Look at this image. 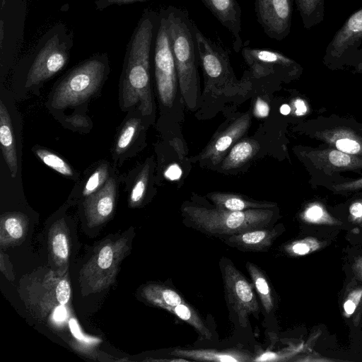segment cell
I'll return each instance as SVG.
<instances>
[{
  "label": "cell",
  "instance_id": "cell-4",
  "mask_svg": "<svg viewBox=\"0 0 362 362\" xmlns=\"http://www.w3.org/2000/svg\"><path fill=\"white\" fill-rule=\"evenodd\" d=\"M108 68L106 53L95 54L78 64L57 85L52 106L63 109L86 101L100 86Z\"/></svg>",
  "mask_w": 362,
  "mask_h": 362
},
{
  "label": "cell",
  "instance_id": "cell-34",
  "mask_svg": "<svg viewBox=\"0 0 362 362\" xmlns=\"http://www.w3.org/2000/svg\"><path fill=\"white\" fill-rule=\"evenodd\" d=\"M329 161L336 166H346L350 161L351 158L344 152L341 151H332L329 154Z\"/></svg>",
  "mask_w": 362,
  "mask_h": 362
},
{
  "label": "cell",
  "instance_id": "cell-35",
  "mask_svg": "<svg viewBox=\"0 0 362 362\" xmlns=\"http://www.w3.org/2000/svg\"><path fill=\"white\" fill-rule=\"evenodd\" d=\"M269 105L262 98L257 97L254 106V114L259 118L267 117L269 115Z\"/></svg>",
  "mask_w": 362,
  "mask_h": 362
},
{
  "label": "cell",
  "instance_id": "cell-20",
  "mask_svg": "<svg viewBox=\"0 0 362 362\" xmlns=\"http://www.w3.org/2000/svg\"><path fill=\"white\" fill-rule=\"evenodd\" d=\"M303 27L310 30L325 17V0H294Z\"/></svg>",
  "mask_w": 362,
  "mask_h": 362
},
{
  "label": "cell",
  "instance_id": "cell-16",
  "mask_svg": "<svg viewBox=\"0 0 362 362\" xmlns=\"http://www.w3.org/2000/svg\"><path fill=\"white\" fill-rule=\"evenodd\" d=\"M0 142L4 158L14 178L18 172L16 143L10 115L2 100L0 101Z\"/></svg>",
  "mask_w": 362,
  "mask_h": 362
},
{
  "label": "cell",
  "instance_id": "cell-44",
  "mask_svg": "<svg viewBox=\"0 0 362 362\" xmlns=\"http://www.w3.org/2000/svg\"><path fill=\"white\" fill-rule=\"evenodd\" d=\"M65 315H66L65 309L62 306L57 308V310L54 313V318L57 321L63 320L65 318Z\"/></svg>",
  "mask_w": 362,
  "mask_h": 362
},
{
  "label": "cell",
  "instance_id": "cell-42",
  "mask_svg": "<svg viewBox=\"0 0 362 362\" xmlns=\"http://www.w3.org/2000/svg\"><path fill=\"white\" fill-rule=\"evenodd\" d=\"M69 325L71 332H73V334L78 339H83V335L80 332V329H78V327L76 322V321L74 319H71L69 321Z\"/></svg>",
  "mask_w": 362,
  "mask_h": 362
},
{
  "label": "cell",
  "instance_id": "cell-33",
  "mask_svg": "<svg viewBox=\"0 0 362 362\" xmlns=\"http://www.w3.org/2000/svg\"><path fill=\"white\" fill-rule=\"evenodd\" d=\"M336 146L339 151L351 154L356 153L360 150V145L358 142L348 139L338 140Z\"/></svg>",
  "mask_w": 362,
  "mask_h": 362
},
{
  "label": "cell",
  "instance_id": "cell-15",
  "mask_svg": "<svg viewBox=\"0 0 362 362\" xmlns=\"http://www.w3.org/2000/svg\"><path fill=\"white\" fill-rule=\"evenodd\" d=\"M175 356L189 358L197 361L245 362L253 361L251 355L237 349H175L172 353Z\"/></svg>",
  "mask_w": 362,
  "mask_h": 362
},
{
  "label": "cell",
  "instance_id": "cell-41",
  "mask_svg": "<svg viewBox=\"0 0 362 362\" xmlns=\"http://www.w3.org/2000/svg\"><path fill=\"white\" fill-rule=\"evenodd\" d=\"M350 213L355 217L362 216V204L360 203H354L350 206Z\"/></svg>",
  "mask_w": 362,
  "mask_h": 362
},
{
  "label": "cell",
  "instance_id": "cell-9",
  "mask_svg": "<svg viewBox=\"0 0 362 362\" xmlns=\"http://www.w3.org/2000/svg\"><path fill=\"white\" fill-rule=\"evenodd\" d=\"M224 287L229 303L241 323L247 324L250 314L259 311V305L251 284L232 264L223 267Z\"/></svg>",
  "mask_w": 362,
  "mask_h": 362
},
{
  "label": "cell",
  "instance_id": "cell-5",
  "mask_svg": "<svg viewBox=\"0 0 362 362\" xmlns=\"http://www.w3.org/2000/svg\"><path fill=\"white\" fill-rule=\"evenodd\" d=\"M73 45L74 34L64 24L58 23L50 28L35 47L25 86L38 84L62 70L69 59Z\"/></svg>",
  "mask_w": 362,
  "mask_h": 362
},
{
  "label": "cell",
  "instance_id": "cell-22",
  "mask_svg": "<svg viewBox=\"0 0 362 362\" xmlns=\"http://www.w3.org/2000/svg\"><path fill=\"white\" fill-rule=\"evenodd\" d=\"M246 267L265 311L270 313L274 307V303L271 289L265 276L261 270L252 263L247 262Z\"/></svg>",
  "mask_w": 362,
  "mask_h": 362
},
{
  "label": "cell",
  "instance_id": "cell-6",
  "mask_svg": "<svg viewBox=\"0 0 362 362\" xmlns=\"http://www.w3.org/2000/svg\"><path fill=\"white\" fill-rule=\"evenodd\" d=\"M154 68L160 99L164 105L170 106L175 97L178 80L165 8L159 12L154 43Z\"/></svg>",
  "mask_w": 362,
  "mask_h": 362
},
{
  "label": "cell",
  "instance_id": "cell-36",
  "mask_svg": "<svg viewBox=\"0 0 362 362\" xmlns=\"http://www.w3.org/2000/svg\"><path fill=\"white\" fill-rule=\"evenodd\" d=\"M310 240H303L292 245L290 250L297 255H305L310 252L311 246Z\"/></svg>",
  "mask_w": 362,
  "mask_h": 362
},
{
  "label": "cell",
  "instance_id": "cell-45",
  "mask_svg": "<svg viewBox=\"0 0 362 362\" xmlns=\"http://www.w3.org/2000/svg\"><path fill=\"white\" fill-rule=\"evenodd\" d=\"M280 112L282 115H287L291 112V107L287 104H284L280 108Z\"/></svg>",
  "mask_w": 362,
  "mask_h": 362
},
{
  "label": "cell",
  "instance_id": "cell-2",
  "mask_svg": "<svg viewBox=\"0 0 362 362\" xmlns=\"http://www.w3.org/2000/svg\"><path fill=\"white\" fill-rule=\"evenodd\" d=\"M165 9L178 86L185 105L194 110L198 98L199 64L194 35L195 23L186 10L174 6H169Z\"/></svg>",
  "mask_w": 362,
  "mask_h": 362
},
{
  "label": "cell",
  "instance_id": "cell-21",
  "mask_svg": "<svg viewBox=\"0 0 362 362\" xmlns=\"http://www.w3.org/2000/svg\"><path fill=\"white\" fill-rule=\"evenodd\" d=\"M145 296L152 303L163 309L185 303L176 291L161 286H150L146 289Z\"/></svg>",
  "mask_w": 362,
  "mask_h": 362
},
{
  "label": "cell",
  "instance_id": "cell-17",
  "mask_svg": "<svg viewBox=\"0 0 362 362\" xmlns=\"http://www.w3.org/2000/svg\"><path fill=\"white\" fill-rule=\"evenodd\" d=\"M275 234L272 229H255L229 235L225 242L243 250L263 251L272 245Z\"/></svg>",
  "mask_w": 362,
  "mask_h": 362
},
{
  "label": "cell",
  "instance_id": "cell-7",
  "mask_svg": "<svg viewBox=\"0 0 362 362\" xmlns=\"http://www.w3.org/2000/svg\"><path fill=\"white\" fill-rule=\"evenodd\" d=\"M194 35L205 83H230L234 81V74L230 66L228 52L218 44L206 37L194 24Z\"/></svg>",
  "mask_w": 362,
  "mask_h": 362
},
{
  "label": "cell",
  "instance_id": "cell-32",
  "mask_svg": "<svg viewBox=\"0 0 362 362\" xmlns=\"http://www.w3.org/2000/svg\"><path fill=\"white\" fill-rule=\"evenodd\" d=\"M149 0H96L94 6L96 10L103 11L112 6H122Z\"/></svg>",
  "mask_w": 362,
  "mask_h": 362
},
{
  "label": "cell",
  "instance_id": "cell-14",
  "mask_svg": "<svg viewBox=\"0 0 362 362\" xmlns=\"http://www.w3.org/2000/svg\"><path fill=\"white\" fill-rule=\"evenodd\" d=\"M115 194V182L112 178H110L100 189L88 196L84 203V207L90 221L100 222L112 214Z\"/></svg>",
  "mask_w": 362,
  "mask_h": 362
},
{
  "label": "cell",
  "instance_id": "cell-13",
  "mask_svg": "<svg viewBox=\"0 0 362 362\" xmlns=\"http://www.w3.org/2000/svg\"><path fill=\"white\" fill-rule=\"evenodd\" d=\"M224 26L233 37V49L238 52L243 47L241 37L242 11L237 0H199Z\"/></svg>",
  "mask_w": 362,
  "mask_h": 362
},
{
  "label": "cell",
  "instance_id": "cell-11",
  "mask_svg": "<svg viewBox=\"0 0 362 362\" xmlns=\"http://www.w3.org/2000/svg\"><path fill=\"white\" fill-rule=\"evenodd\" d=\"M250 124V116L247 112L236 118L224 130L213 137L197 159L213 165L219 163L226 156L229 148L246 133Z\"/></svg>",
  "mask_w": 362,
  "mask_h": 362
},
{
  "label": "cell",
  "instance_id": "cell-23",
  "mask_svg": "<svg viewBox=\"0 0 362 362\" xmlns=\"http://www.w3.org/2000/svg\"><path fill=\"white\" fill-rule=\"evenodd\" d=\"M165 310L173 313L182 320L192 326L202 337L207 339H211V333L204 325L197 312L185 303L174 307H168Z\"/></svg>",
  "mask_w": 362,
  "mask_h": 362
},
{
  "label": "cell",
  "instance_id": "cell-26",
  "mask_svg": "<svg viewBox=\"0 0 362 362\" xmlns=\"http://www.w3.org/2000/svg\"><path fill=\"white\" fill-rule=\"evenodd\" d=\"M139 120L138 119H130L122 128L116 143L115 151L117 154L123 153L129 146L134 139L138 128Z\"/></svg>",
  "mask_w": 362,
  "mask_h": 362
},
{
  "label": "cell",
  "instance_id": "cell-29",
  "mask_svg": "<svg viewBox=\"0 0 362 362\" xmlns=\"http://www.w3.org/2000/svg\"><path fill=\"white\" fill-rule=\"evenodd\" d=\"M3 226L11 238L19 239L23 236V227L21 217L17 215L9 216L4 220Z\"/></svg>",
  "mask_w": 362,
  "mask_h": 362
},
{
  "label": "cell",
  "instance_id": "cell-8",
  "mask_svg": "<svg viewBox=\"0 0 362 362\" xmlns=\"http://www.w3.org/2000/svg\"><path fill=\"white\" fill-rule=\"evenodd\" d=\"M258 23L271 39L281 41L291 31L293 0H255Z\"/></svg>",
  "mask_w": 362,
  "mask_h": 362
},
{
  "label": "cell",
  "instance_id": "cell-43",
  "mask_svg": "<svg viewBox=\"0 0 362 362\" xmlns=\"http://www.w3.org/2000/svg\"><path fill=\"white\" fill-rule=\"evenodd\" d=\"M356 307V303L351 299H348L344 305V310L349 315L354 312Z\"/></svg>",
  "mask_w": 362,
  "mask_h": 362
},
{
  "label": "cell",
  "instance_id": "cell-10",
  "mask_svg": "<svg viewBox=\"0 0 362 362\" xmlns=\"http://www.w3.org/2000/svg\"><path fill=\"white\" fill-rule=\"evenodd\" d=\"M241 54L256 78L281 74L296 67V62L282 53L271 49L243 47Z\"/></svg>",
  "mask_w": 362,
  "mask_h": 362
},
{
  "label": "cell",
  "instance_id": "cell-40",
  "mask_svg": "<svg viewBox=\"0 0 362 362\" xmlns=\"http://www.w3.org/2000/svg\"><path fill=\"white\" fill-rule=\"evenodd\" d=\"M181 171L176 165H173L170 167L168 170H166L165 175L170 179H175L179 177Z\"/></svg>",
  "mask_w": 362,
  "mask_h": 362
},
{
  "label": "cell",
  "instance_id": "cell-18",
  "mask_svg": "<svg viewBox=\"0 0 362 362\" xmlns=\"http://www.w3.org/2000/svg\"><path fill=\"white\" fill-rule=\"evenodd\" d=\"M208 197L214 204L216 208L230 211L269 209L274 206L270 202L251 201L241 195L233 193L212 192L208 194Z\"/></svg>",
  "mask_w": 362,
  "mask_h": 362
},
{
  "label": "cell",
  "instance_id": "cell-24",
  "mask_svg": "<svg viewBox=\"0 0 362 362\" xmlns=\"http://www.w3.org/2000/svg\"><path fill=\"white\" fill-rule=\"evenodd\" d=\"M35 153L46 165L55 171L67 177L73 176L74 173L71 167L58 155L41 148L36 149Z\"/></svg>",
  "mask_w": 362,
  "mask_h": 362
},
{
  "label": "cell",
  "instance_id": "cell-39",
  "mask_svg": "<svg viewBox=\"0 0 362 362\" xmlns=\"http://www.w3.org/2000/svg\"><path fill=\"white\" fill-rule=\"evenodd\" d=\"M294 106L296 107V115L298 116L304 115L307 111L305 104L301 99H296L294 101Z\"/></svg>",
  "mask_w": 362,
  "mask_h": 362
},
{
  "label": "cell",
  "instance_id": "cell-30",
  "mask_svg": "<svg viewBox=\"0 0 362 362\" xmlns=\"http://www.w3.org/2000/svg\"><path fill=\"white\" fill-rule=\"evenodd\" d=\"M114 252L112 248L109 245L103 246L98 255L97 264L101 269H107L113 262Z\"/></svg>",
  "mask_w": 362,
  "mask_h": 362
},
{
  "label": "cell",
  "instance_id": "cell-31",
  "mask_svg": "<svg viewBox=\"0 0 362 362\" xmlns=\"http://www.w3.org/2000/svg\"><path fill=\"white\" fill-rule=\"evenodd\" d=\"M71 288L69 284L66 280H61L56 288V296L59 303L62 305H66L70 298Z\"/></svg>",
  "mask_w": 362,
  "mask_h": 362
},
{
  "label": "cell",
  "instance_id": "cell-12",
  "mask_svg": "<svg viewBox=\"0 0 362 362\" xmlns=\"http://www.w3.org/2000/svg\"><path fill=\"white\" fill-rule=\"evenodd\" d=\"M362 40V8L354 12L335 33L326 49V57L339 59L354 48H357Z\"/></svg>",
  "mask_w": 362,
  "mask_h": 362
},
{
  "label": "cell",
  "instance_id": "cell-37",
  "mask_svg": "<svg viewBox=\"0 0 362 362\" xmlns=\"http://www.w3.org/2000/svg\"><path fill=\"white\" fill-rule=\"evenodd\" d=\"M323 214L322 209L317 206L310 207L306 211V217L312 221H317L322 217Z\"/></svg>",
  "mask_w": 362,
  "mask_h": 362
},
{
  "label": "cell",
  "instance_id": "cell-3",
  "mask_svg": "<svg viewBox=\"0 0 362 362\" xmlns=\"http://www.w3.org/2000/svg\"><path fill=\"white\" fill-rule=\"evenodd\" d=\"M182 212L197 228L212 235H231L264 228L273 216V211L269 209L230 211L187 206L182 209Z\"/></svg>",
  "mask_w": 362,
  "mask_h": 362
},
{
  "label": "cell",
  "instance_id": "cell-25",
  "mask_svg": "<svg viewBox=\"0 0 362 362\" xmlns=\"http://www.w3.org/2000/svg\"><path fill=\"white\" fill-rule=\"evenodd\" d=\"M149 169V164L146 163L132 187L129 197V203L133 206L138 205L144 197L148 186Z\"/></svg>",
  "mask_w": 362,
  "mask_h": 362
},
{
  "label": "cell",
  "instance_id": "cell-1",
  "mask_svg": "<svg viewBox=\"0 0 362 362\" xmlns=\"http://www.w3.org/2000/svg\"><path fill=\"white\" fill-rule=\"evenodd\" d=\"M159 12L143 11L127 45L122 82L124 107L138 105L143 115L153 111L150 86V57Z\"/></svg>",
  "mask_w": 362,
  "mask_h": 362
},
{
  "label": "cell",
  "instance_id": "cell-27",
  "mask_svg": "<svg viewBox=\"0 0 362 362\" xmlns=\"http://www.w3.org/2000/svg\"><path fill=\"white\" fill-rule=\"evenodd\" d=\"M108 170L106 165L99 166L89 177L83 190L84 196H89L100 189L107 182Z\"/></svg>",
  "mask_w": 362,
  "mask_h": 362
},
{
  "label": "cell",
  "instance_id": "cell-28",
  "mask_svg": "<svg viewBox=\"0 0 362 362\" xmlns=\"http://www.w3.org/2000/svg\"><path fill=\"white\" fill-rule=\"evenodd\" d=\"M52 249L58 259L64 260L69 255L68 242L63 233H56L52 239Z\"/></svg>",
  "mask_w": 362,
  "mask_h": 362
},
{
  "label": "cell",
  "instance_id": "cell-19",
  "mask_svg": "<svg viewBox=\"0 0 362 362\" xmlns=\"http://www.w3.org/2000/svg\"><path fill=\"white\" fill-rule=\"evenodd\" d=\"M259 148V144L254 139H245L236 142L223 159L222 169L229 170L242 166L254 157Z\"/></svg>",
  "mask_w": 362,
  "mask_h": 362
},
{
  "label": "cell",
  "instance_id": "cell-38",
  "mask_svg": "<svg viewBox=\"0 0 362 362\" xmlns=\"http://www.w3.org/2000/svg\"><path fill=\"white\" fill-rule=\"evenodd\" d=\"M67 121L76 127H84L88 125V120L86 117L81 115H74L67 119Z\"/></svg>",
  "mask_w": 362,
  "mask_h": 362
}]
</instances>
